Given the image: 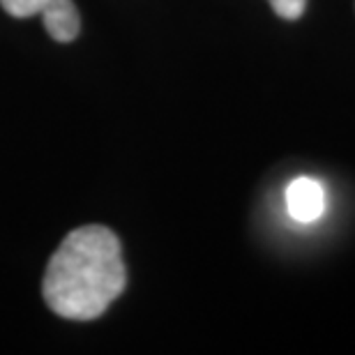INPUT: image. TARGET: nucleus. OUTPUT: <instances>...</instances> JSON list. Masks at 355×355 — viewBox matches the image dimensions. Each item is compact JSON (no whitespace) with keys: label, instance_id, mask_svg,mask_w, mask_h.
I'll return each mask as SVG.
<instances>
[{"label":"nucleus","instance_id":"20e7f679","mask_svg":"<svg viewBox=\"0 0 355 355\" xmlns=\"http://www.w3.org/2000/svg\"><path fill=\"white\" fill-rule=\"evenodd\" d=\"M3 10L7 14L17 19H28L35 17V14H42V10L49 5V0H0Z\"/></svg>","mask_w":355,"mask_h":355},{"label":"nucleus","instance_id":"7ed1b4c3","mask_svg":"<svg viewBox=\"0 0 355 355\" xmlns=\"http://www.w3.org/2000/svg\"><path fill=\"white\" fill-rule=\"evenodd\" d=\"M42 21L55 42H72L81 31V17L72 0H49L42 10Z\"/></svg>","mask_w":355,"mask_h":355},{"label":"nucleus","instance_id":"f03ea898","mask_svg":"<svg viewBox=\"0 0 355 355\" xmlns=\"http://www.w3.org/2000/svg\"><path fill=\"white\" fill-rule=\"evenodd\" d=\"M286 205L291 217L297 222H314L323 215L325 194L314 178H297L286 189Z\"/></svg>","mask_w":355,"mask_h":355},{"label":"nucleus","instance_id":"f257e3e1","mask_svg":"<svg viewBox=\"0 0 355 355\" xmlns=\"http://www.w3.org/2000/svg\"><path fill=\"white\" fill-rule=\"evenodd\" d=\"M123 247L106 226H81L49 259L42 293L49 309L69 321H92L123 293Z\"/></svg>","mask_w":355,"mask_h":355},{"label":"nucleus","instance_id":"39448f33","mask_svg":"<svg viewBox=\"0 0 355 355\" xmlns=\"http://www.w3.org/2000/svg\"><path fill=\"white\" fill-rule=\"evenodd\" d=\"M270 5H272L277 17H282L286 21H297L304 14L307 0H270Z\"/></svg>","mask_w":355,"mask_h":355}]
</instances>
